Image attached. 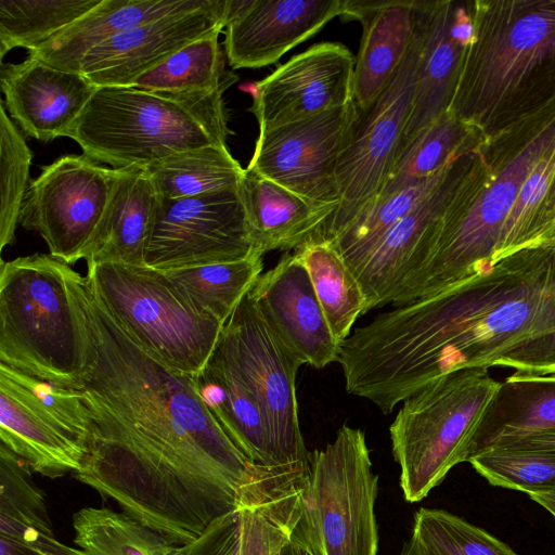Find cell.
<instances>
[{
  "label": "cell",
  "mask_w": 555,
  "mask_h": 555,
  "mask_svg": "<svg viewBox=\"0 0 555 555\" xmlns=\"http://www.w3.org/2000/svg\"><path fill=\"white\" fill-rule=\"evenodd\" d=\"M498 135L503 144L493 159L488 142L478 149L425 261L402 286L395 307L482 275L498 263L502 229L520 188L555 143V99Z\"/></svg>",
  "instance_id": "3957f363"
},
{
  "label": "cell",
  "mask_w": 555,
  "mask_h": 555,
  "mask_svg": "<svg viewBox=\"0 0 555 555\" xmlns=\"http://www.w3.org/2000/svg\"><path fill=\"white\" fill-rule=\"evenodd\" d=\"M457 157L430 178L376 195L337 229L314 236L328 240L352 272L378 240L436 189Z\"/></svg>",
  "instance_id": "f546056e"
},
{
  "label": "cell",
  "mask_w": 555,
  "mask_h": 555,
  "mask_svg": "<svg viewBox=\"0 0 555 555\" xmlns=\"http://www.w3.org/2000/svg\"><path fill=\"white\" fill-rule=\"evenodd\" d=\"M231 0H208L192 11L173 13L129 27L90 51L78 73L94 86H130L190 42L230 20Z\"/></svg>",
  "instance_id": "e0dca14e"
},
{
  "label": "cell",
  "mask_w": 555,
  "mask_h": 555,
  "mask_svg": "<svg viewBox=\"0 0 555 555\" xmlns=\"http://www.w3.org/2000/svg\"><path fill=\"white\" fill-rule=\"evenodd\" d=\"M377 483L364 431L343 425L332 442L310 453L291 538L308 555H377Z\"/></svg>",
  "instance_id": "9c48e42d"
},
{
  "label": "cell",
  "mask_w": 555,
  "mask_h": 555,
  "mask_svg": "<svg viewBox=\"0 0 555 555\" xmlns=\"http://www.w3.org/2000/svg\"><path fill=\"white\" fill-rule=\"evenodd\" d=\"M481 145L459 156L436 189L395 223L352 271L370 310L392 304L423 264L446 207Z\"/></svg>",
  "instance_id": "ac0fdd59"
},
{
  "label": "cell",
  "mask_w": 555,
  "mask_h": 555,
  "mask_svg": "<svg viewBox=\"0 0 555 555\" xmlns=\"http://www.w3.org/2000/svg\"><path fill=\"white\" fill-rule=\"evenodd\" d=\"M494 486L527 494L555 490V452L487 448L467 461Z\"/></svg>",
  "instance_id": "ab89813d"
},
{
  "label": "cell",
  "mask_w": 555,
  "mask_h": 555,
  "mask_svg": "<svg viewBox=\"0 0 555 555\" xmlns=\"http://www.w3.org/2000/svg\"><path fill=\"white\" fill-rule=\"evenodd\" d=\"M343 14V0H231L224 53L233 69L259 68Z\"/></svg>",
  "instance_id": "ffe728a7"
},
{
  "label": "cell",
  "mask_w": 555,
  "mask_h": 555,
  "mask_svg": "<svg viewBox=\"0 0 555 555\" xmlns=\"http://www.w3.org/2000/svg\"><path fill=\"white\" fill-rule=\"evenodd\" d=\"M33 153L0 104V248L15 242L22 205L30 183Z\"/></svg>",
  "instance_id": "b9f144b4"
},
{
  "label": "cell",
  "mask_w": 555,
  "mask_h": 555,
  "mask_svg": "<svg viewBox=\"0 0 555 555\" xmlns=\"http://www.w3.org/2000/svg\"><path fill=\"white\" fill-rule=\"evenodd\" d=\"M208 0H102L95 8L28 51L53 67L78 72L81 60L112 37L138 24L192 11Z\"/></svg>",
  "instance_id": "484cf974"
},
{
  "label": "cell",
  "mask_w": 555,
  "mask_h": 555,
  "mask_svg": "<svg viewBox=\"0 0 555 555\" xmlns=\"http://www.w3.org/2000/svg\"><path fill=\"white\" fill-rule=\"evenodd\" d=\"M356 57L343 44L321 42L294 55L254 86L259 131L296 122L353 101Z\"/></svg>",
  "instance_id": "2e32d148"
},
{
  "label": "cell",
  "mask_w": 555,
  "mask_h": 555,
  "mask_svg": "<svg viewBox=\"0 0 555 555\" xmlns=\"http://www.w3.org/2000/svg\"><path fill=\"white\" fill-rule=\"evenodd\" d=\"M255 250L296 249L317 234L339 207L319 203L244 169L238 188Z\"/></svg>",
  "instance_id": "cb8c5ba5"
},
{
  "label": "cell",
  "mask_w": 555,
  "mask_h": 555,
  "mask_svg": "<svg viewBox=\"0 0 555 555\" xmlns=\"http://www.w3.org/2000/svg\"><path fill=\"white\" fill-rule=\"evenodd\" d=\"M402 555H519L488 531L443 509L421 507Z\"/></svg>",
  "instance_id": "f35d334b"
},
{
  "label": "cell",
  "mask_w": 555,
  "mask_h": 555,
  "mask_svg": "<svg viewBox=\"0 0 555 555\" xmlns=\"http://www.w3.org/2000/svg\"><path fill=\"white\" fill-rule=\"evenodd\" d=\"M428 1H421L416 31L402 64L366 109H358L336 167L340 206L317 233L346 222L382 190L406 127L423 46Z\"/></svg>",
  "instance_id": "8fae6325"
},
{
  "label": "cell",
  "mask_w": 555,
  "mask_h": 555,
  "mask_svg": "<svg viewBox=\"0 0 555 555\" xmlns=\"http://www.w3.org/2000/svg\"><path fill=\"white\" fill-rule=\"evenodd\" d=\"M339 362L352 393L384 414L436 378L463 369L552 375L555 242L378 314L341 343Z\"/></svg>",
  "instance_id": "7a4b0ae2"
},
{
  "label": "cell",
  "mask_w": 555,
  "mask_h": 555,
  "mask_svg": "<svg viewBox=\"0 0 555 555\" xmlns=\"http://www.w3.org/2000/svg\"><path fill=\"white\" fill-rule=\"evenodd\" d=\"M500 387L488 370L463 369L402 401L389 434L405 501H422L451 468L467 462L472 440Z\"/></svg>",
  "instance_id": "52a82bcc"
},
{
  "label": "cell",
  "mask_w": 555,
  "mask_h": 555,
  "mask_svg": "<svg viewBox=\"0 0 555 555\" xmlns=\"http://www.w3.org/2000/svg\"><path fill=\"white\" fill-rule=\"evenodd\" d=\"M83 307L90 344L81 389L95 435L75 479L183 545L291 478L254 464L205 405L193 376L137 345L88 283Z\"/></svg>",
  "instance_id": "6da1fadb"
},
{
  "label": "cell",
  "mask_w": 555,
  "mask_h": 555,
  "mask_svg": "<svg viewBox=\"0 0 555 555\" xmlns=\"http://www.w3.org/2000/svg\"><path fill=\"white\" fill-rule=\"evenodd\" d=\"M276 555H308L304 547H301L292 538L281 547Z\"/></svg>",
  "instance_id": "7dc6e473"
},
{
  "label": "cell",
  "mask_w": 555,
  "mask_h": 555,
  "mask_svg": "<svg viewBox=\"0 0 555 555\" xmlns=\"http://www.w3.org/2000/svg\"><path fill=\"white\" fill-rule=\"evenodd\" d=\"M454 8L455 1H428L412 107L397 156L425 128L449 112L453 101L469 47L454 31Z\"/></svg>",
  "instance_id": "7402d4cb"
},
{
  "label": "cell",
  "mask_w": 555,
  "mask_h": 555,
  "mask_svg": "<svg viewBox=\"0 0 555 555\" xmlns=\"http://www.w3.org/2000/svg\"><path fill=\"white\" fill-rule=\"evenodd\" d=\"M0 555H42L28 546L0 538Z\"/></svg>",
  "instance_id": "f6af8a7d"
},
{
  "label": "cell",
  "mask_w": 555,
  "mask_h": 555,
  "mask_svg": "<svg viewBox=\"0 0 555 555\" xmlns=\"http://www.w3.org/2000/svg\"><path fill=\"white\" fill-rule=\"evenodd\" d=\"M94 433L82 389L0 363V439L33 473L59 478L81 466Z\"/></svg>",
  "instance_id": "30bf717a"
},
{
  "label": "cell",
  "mask_w": 555,
  "mask_h": 555,
  "mask_svg": "<svg viewBox=\"0 0 555 555\" xmlns=\"http://www.w3.org/2000/svg\"><path fill=\"white\" fill-rule=\"evenodd\" d=\"M555 242V143L533 167L500 236L496 261Z\"/></svg>",
  "instance_id": "1f68e13d"
},
{
  "label": "cell",
  "mask_w": 555,
  "mask_h": 555,
  "mask_svg": "<svg viewBox=\"0 0 555 555\" xmlns=\"http://www.w3.org/2000/svg\"><path fill=\"white\" fill-rule=\"evenodd\" d=\"M102 0H0V60L39 47Z\"/></svg>",
  "instance_id": "74e56055"
},
{
  "label": "cell",
  "mask_w": 555,
  "mask_h": 555,
  "mask_svg": "<svg viewBox=\"0 0 555 555\" xmlns=\"http://www.w3.org/2000/svg\"><path fill=\"white\" fill-rule=\"evenodd\" d=\"M263 255L163 271L196 307L225 324L262 273Z\"/></svg>",
  "instance_id": "e575fe53"
},
{
  "label": "cell",
  "mask_w": 555,
  "mask_h": 555,
  "mask_svg": "<svg viewBox=\"0 0 555 555\" xmlns=\"http://www.w3.org/2000/svg\"><path fill=\"white\" fill-rule=\"evenodd\" d=\"M193 379L199 397L220 427L254 464L267 468H284L276 464L268 425L258 400L220 338L207 363Z\"/></svg>",
  "instance_id": "603a6c76"
},
{
  "label": "cell",
  "mask_w": 555,
  "mask_h": 555,
  "mask_svg": "<svg viewBox=\"0 0 555 555\" xmlns=\"http://www.w3.org/2000/svg\"><path fill=\"white\" fill-rule=\"evenodd\" d=\"M255 251L238 189L178 199L157 197L146 267L169 271L236 261Z\"/></svg>",
  "instance_id": "5bb4252c"
},
{
  "label": "cell",
  "mask_w": 555,
  "mask_h": 555,
  "mask_svg": "<svg viewBox=\"0 0 555 555\" xmlns=\"http://www.w3.org/2000/svg\"><path fill=\"white\" fill-rule=\"evenodd\" d=\"M249 292L269 327L302 365L323 369L337 361L339 343L295 251L261 273Z\"/></svg>",
  "instance_id": "d6986e66"
},
{
  "label": "cell",
  "mask_w": 555,
  "mask_h": 555,
  "mask_svg": "<svg viewBox=\"0 0 555 555\" xmlns=\"http://www.w3.org/2000/svg\"><path fill=\"white\" fill-rule=\"evenodd\" d=\"M157 197L143 167L115 168L109 199L87 264L145 266Z\"/></svg>",
  "instance_id": "d4e9b609"
},
{
  "label": "cell",
  "mask_w": 555,
  "mask_h": 555,
  "mask_svg": "<svg viewBox=\"0 0 555 555\" xmlns=\"http://www.w3.org/2000/svg\"><path fill=\"white\" fill-rule=\"evenodd\" d=\"M115 168L82 155H64L30 180L18 224L36 231L49 254L69 264L87 259L107 206Z\"/></svg>",
  "instance_id": "4fadbf2b"
},
{
  "label": "cell",
  "mask_w": 555,
  "mask_h": 555,
  "mask_svg": "<svg viewBox=\"0 0 555 555\" xmlns=\"http://www.w3.org/2000/svg\"><path fill=\"white\" fill-rule=\"evenodd\" d=\"M491 447L555 452V430H545L504 438Z\"/></svg>",
  "instance_id": "ee69618b"
},
{
  "label": "cell",
  "mask_w": 555,
  "mask_h": 555,
  "mask_svg": "<svg viewBox=\"0 0 555 555\" xmlns=\"http://www.w3.org/2000/svg\"><path fill=\"white\" fill-rule=\"evenodd\" d=\"M306 267L327 323L339 345L351 334L369 301L345 260L333 244L312 236L294 250Z\"/></svg>",
  "instance_id": "4dcf8cb0"
},
{
  "label": "cell",
  "mask_w": 555,
  "mask_h": 555,
  "mask_svg": "<svg viewBox=\"0 0 555 555\" xmlns=\"http://www.w3.org/2000/svg\"><path fill=\"white\" fill-rule=\"evenodd\" d=\"M3 105L21 130L41 142L67 137L98 89L81 73L53 67L31 55L1 63Z\"/></svg>",
  "instance_id": "44dd1931"
},
{
  "label": "cell",
  "mask_w": 555,
  "mask_h": 555,
  "mask_svg": "<svg viewBox=\"0 0 555 555\" xmlns=\"http://www.w3.org/2000/svg\"><path fill=\"white\" fill-rule=\"evenodd\" d=\"M241 507L216 518L199 537L178 545L172 555H241Z\"/></svg>",
  "instance_id": "7bdbcfd3"
},
{
  "label": "cell",
  "mask_w": 555,
  "mask_h": 555,
  "mask_svg": "<svg viewBox=\"0 0 555 555\" xmlns=\"http://www.w3.org/2000/svg\"><path fill=\"white\" fill-rule=\"evenodd\" d=\"M483 142L487 141L447 112L417 134L396 157L378 194L390 193L430 178L452 159Z\"/></svg>",
  "instance_id": "d590c367"
},
{
  "label": "cell",
  "mask_w": 555,
  "mask_h": 555,
  "mask_svg": "<svg viewBox=\"0 0 555 555\" xmlns=\"http://www.w3.org/2000/svg\"><path fill=\"white\" fill-rule=\"evenodd\" d=\"M420 5L416 0H387L362 22L353 74V102L358 109L374 103L402 64L416 31Z\"/></svg>",
  "instance_id": "4316f807"
},
{
  "label": "cell",
  "mask_w": 555,
  "mask_h": 555,
  "mask_svg": "<svg viewBox=\"0 0 555 555\" xmlns=\"http://www.w3.org/2000/svg\"><path fill=\"white\" fill-rule=\"evenodd\" d=\"M74 543L89 555H172L177 546L128 514L87 506L73 515Z\"/></svg>",
  "instance_id": "8d00e7d4"
},
{
  "label": "cell",
  "mask_w": 555,
  "mask_h": 555,
  "mask_svg": "<svg viewBox=\"0 0 555 555\" xmlns=\"http://www.w3.org/2000/svg\"><path fill=\"white\" fill-rule=\"evenodd\" d=\"M306 480L241 506V555H276L292 537Z\"/></svg>",
  "instance_id": "60d3db41"
},
{
  "label": "cell",
  "mask_w": 555,
  "mask_h": 555,
  "mask_svg": "<svg viewBox=\"0 0 555 555\" xmlns=\"http://www.w3.org/2000/svg\"><path fill=\"white\" fill-rule=\"evenodd\" d=\"M220 341L258 400L276 464L309 470L295 384L302 364L269 327L250 292L224 324Z\"/></svg>",
  "instance_id": "7c38bea8"
},
{
  "label": "cell",
  "mask_w": 555,
  "mask_h": 555,
  "mask_svg": "<svg viewBox=\"0 0 555 555\" xmlns=\"http://www.w3.org/2000/svg\"><path fill=\"white\" fill-rule=\"evenodd\" d=\"M474 39L449 112L490 141L545 104L555 80V0L469 2Z\"/></svg>",
  "instance_id": "277c9868"
},
{
  "label": "cell",
  "mask_w": 555,
  "mask_h": 555,
  "mask_svg": "<svg viewBox=\"0 0 555 555\" xmlns=\"http://www.w3.org/2000/svg\"><path fill=\"white\" fill-rule=\"evenodd\" d=\"M356 116L352 101L296 122L259 131L247 169L305 198L340 206L336 167Z\"/></svg>",
  "instance_id": "9a60e30c"
},
{
  "label": "cell",
  "mask_w": 555,
  "mask_h": 555,
  "mask_svg": "<svg viewBox=\"0 0 555 555\" xmlns=\"http://www.w3.org/2000/svg\"><path fill=\"white\" fill-rule=\"evenodd\" d=\"M86 278L98 301L145 352L183 374L202 371L224 324L196 307L163 271L88 264Z\"/></svg>",
  "instance_id": "ba28073f"
},
{
  "label": "cell",
  "mask_w": 555,
  "mask_h": 555,
  "mask_svg": "<svg viewBox=\"0 0 555 555\" xmlns=\"http://www.w3.org/2000/svg\"><path fill=\"white\" fill-rule=\"evenodd\" d=\"M159 197L178 199L238 189L244 169L228 146L207 145L143 167Z\"/></svg>",
  "instance_id": "d6a6232c"
},
{
  "label": "cell",
  "mask_w": 555,
  "mask_h": 555,
  "mask_svg": "<svg viewBox=\"0 0 555 555\" xmlns=\"http://www.w3.org/2000/svg\"><path fill=\"white\" fill-rule=\"evenodd\" d=\"M222 29L217 28L184 46L135 78L130 87L169 93L225 91L237 76L224 67L225 53L219 42Z\"/></svg>",
  "instance_id": "836d02e7"
},
{
  "label": "cell",
  "mask_w": 555,
  "mask_h": 555,
  "mask_svg": "<svg viewBox=\"0 0 555 555\" xmlns=\"http://www.w3.org/2000/svg\"><path fill=\"white\" fill-rule=\"evenodd\" d=\"M87 278L50 254L0 266V363L60 387L82 388L90 334Z\"/></svg>",
  "instance_id": "5b68a950"
},
{
  "label": "cell",
  "mask_w": 555,
  "mask_h": 555,
  "mask_svg": "<svg viewBox=\"0 0 555 555\" xmlns=\"http://www.w3.org/2000/svg\"><path fill=\"white\" fill-rule=\"evenodd\" d=\"M545 430H555V376L514 372L501 383L472 440L468 459L501 439Z\"/></svg>",
  "instance_id": "83f0119b"
},
{
  "label": "cell",
  "mask_w": 555,
  "mask_h": 555,
  "mask_svg": "<svg viewBox=\"0 0 555 555\" xmlns=\"http://www.w3.org/2000/svg\"><path fill=\"white\" fill-rule=\"evenodd\" d=\"M529 498L545 508L555 519V490L529 493Z\"/></svg>",
  "instance_id": "bcb514c9"
},
{
  "label": "cell",
  "mask_w": 555,
  "mask_h": 555,
  "mask_svg": "<svg viewBox=\"0 0 555 555\" xmlns=\"http://www.w3.org/2000/svg\"><path fill=\"white\" fill-rule=\"evenodd\" d=\"M223 92L99 87L67 137L86 156L113 168L146 167L188 150L227 146Z\"/></svg>",
  "instance_id": "8992f818"
},
{
  "label": "cell",
  "mask_w": 555,
  "mask_h": 555,
  "mask_svg": "<svg viewBox=\"0 0 555 555\" xmlns=\"http://www.w3.org/2000/svg\"><path fill=\"white\" fill-rule=\"evenodd\" d=\"M0 538L42 555H59L68 546L54 535L44 492L35 483L28 464L0 444Z\"/></svg>",
  "instance_id": "f1b7e54d"
},
{
  "label": "cell",
  "mask_w": 555,
  "mask_h": 555,
  "mask_svg": "<svg viewBox=\"0 0 555 555\" xmlns=\"http://www.w3.org/2000/svg\"><path fill=\"white\" fill-rule=\"evenodd\" d=\"M59 555H89V554H87L85 551H82L78 547L75 548V547L68 546L63 553H61Z\"/></svg>",
  "instance_id": "c3c4849f"
}]
</instances>
